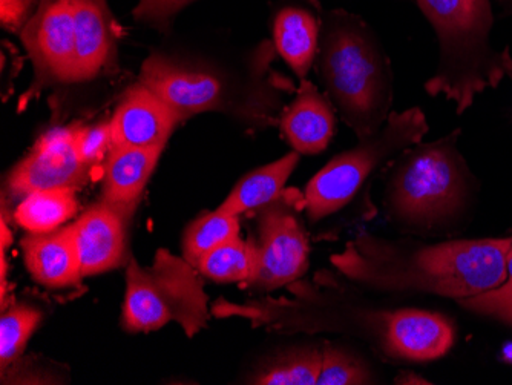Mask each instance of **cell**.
Instances as JSON below:
<instances>
[{"label":"cell","instance_id":"6da1fadb","mask_svg":"<svg viewBox=\"0 0 512 385\" xmlns=\"http://www.w3.org/2000/svg\"><path fill=\"white\" fill-rule=\"evenodd\" d=\"M512 238L453 240L445 243L390 241L361 235L332 257L348 283L391 295L476 297L506 280Z\"/></svg>","mask_w":512,"mask_h":385},{"label":"cell","instance_id":"7a4b0ae2","mask_svg":"<svg viewBox=\"0 0 512 385\" xmlns=\"http://www.w3.org/2000/svg\"><path fill=\"white\" fill-rule=\"evenodd\" d=\"M289 289L290 298L226 304L224 313L276 332L345 333L364 341L378 358L401 362L394 341L398 310L376 306L330 274L316 275L315 283H298Z\"/></svg>","mask_w":512,"mask_h":385},{"label":"cell","instance_id":"3957f363","mask_svg":"<svg viewBox=\"0 0 512 385\" xmlns=\"http://www.w3.org/2000/svg\"><path fill=\"white\" fill-rule=\"evenodd\" d=\"M319 70L342 120L359 140L376 134L393 103L390 60L367 25L352 14L336 13L319 40Z\"/></svg>","mask_w":512,"mask_h":385},{"label":"cell","instance_id":"277c9868","mask_svg":"<svg viewBox=\"0 0 512 385\" xmlns=\"http://www.w3.org/2000/svg\"><path fill=\"white\" fill-rule=\"evenodd\" d=\"M439 36V70L425 89L431 96L454 100L463 112L483 89L511 73L508 53L490 45L493 13L488 0H417Z\"/></svg>","mask_w":512,"mask_h":385},{"label":"cell","instance_id":"5b68a950","mask_svg":"<svg viewBox=\"0 0 512 385\" xmlns=\"http://www.w3.org/2000/svg\"><path fill=\"white\" fill-rule=\"evenodd\" d=\"M468 192L467 165L448 135L402 151L388 174L385 211L405 231H436L459 215Z\"/></svg>","mask_w":512,"mask_h":385},{"label":"cell","instance_id":"8992f818","mask_svg":"<svg viewBox=\"0 0 512 385\" xmlns=\"http://www.w3.org/2000/svg\"><path fill=\"white\" fill-rule=\"evenodd\" d=\"M207 297L194 266L160 249L154 263L142 267L132 258L126 270L122 326L128 332H152L177 323L188 336L206 327Z\"/></svg>","mask_w":512,"mask_h":385},{"label":"cell","instance_id":"52a82bcc","mask_svg":"<svg viewBox=\"0 0 512 385\" xmlns=\"http://www.w3.org/2000/svg\"><path fill=\"white\" fill-rule=\"evenodd\" d=\"M428 123L421 108L390 112L376 134L359 140V145L333 158L310 180L304 194V209L312 221L335 214L358 194L367 178L393 155L421 143Z\"/></svg>","mask_w":512,"mask_h":385},{"label":"cell","instance_id":"ba28073f","mask_svg":"<svg viewBox=\"0 0 512 385\" xmlns=\"http://www.w3.org/2000/svg\"><path fill=\"white\" fill-rule=\"evenodd\" d=\"M140 83L183 119L198 112L234 109L255 123H267L272 114L273 100L266 82L229 85L217 74L188 70L161 56L146 60Z\"/></svg>","mask_w":512,"mask_h":385},{"label":"cell","instance_id":"9c48e42d","mask_svg":"<svg viewBox=\"0 0 512 385\" xmlns=\"http://www.w3.org/2000/svg\"><path fill=\"white\" fill-rule=\"evenodd\" d=\"M304 195L286 191L258 209V241L255 267L246 284L250 289L270 292L295 283L309 267V238L298 218Z\"/></svg>","mask_w":512,"mask_h":385},{"label":"cell","instance_id":"30bf717a","mask_svg":"<svg viewBox=\"0 0 512 385\" xmlns=\"http://www.w3.org/2000/svg\"><path fill=\"white\" fill-rule=\"evenodd\" d=\"M77 134L79 128H56L42 135L11 172V192L27 197L31 192L82 186L91 168L80 158Z\"/></svg>","mask_w":512,"mask_h":385},{"label":"cell","instance_id":"8fae6325","mask_svg":"<svg viewBox=\"0 0 512 385\" xmlns=\"http://www.w3.org/2000/svg\"><path fill=\"white\" fill-rule=\"evenodd\" d=\"M22 40L40 73L73 82L76 25L71 0H43L23 28Z\"/></svg>","mask_w":512,"mask_h":385},{"label":"cell","instance_id":"7c38bea8","mask_svg":"<svg viewBox=\"0 0 512 385\" xmlns=\"http://www.w3.org/2000/svg\"><path fill=\"white\" fill-rule=\"evenodd\" d=\"M183 117L154 91L138 83L129 89L111 120L112 146H166Z\"/></svg>","mask_w":512,"mask_h":385},{"label":"cell","instance_id":"4fadbf2b","mask_svg":"<svg viewBox=\"0 0 512 385\" xmlns=\"http://www.w3.org/2000/svg\"><path fill=\"white\" fill-rule=\"evenodd\" d=\"M74 226L82 277L114 269L125 254V218L102 203L86 211Z\"/></svg>","mask_w":512,"mask_h":385},{"label":"cell","instance_id":"5bb4252c","mask_svg":"<svg viewBox=\"0 0 512 385\" xmlns=\"http://www.w3.org/2000/svg\"><path fill=\"white\" fill-rule=\"evenodd\" d=\"M163 149L165 146L161 145L146 148L112 146L108 152L103 203L119 212L125 221L131 217L138 200L142 197Z\"/></svg>","mask_w":512,"mask_h":385},{"label":"cell","instance_id":"9a60e30c","mask_svg":"<svg viewBox=\"0 0 512 385\" xmlns=\"http://www.w3.org/2000/svg\"><path fill=\"white\" fill-rule=\"evenodd\" d=\"M23 257L31 277L50 289L76 286L82 278L74 226L48 234H30L22 241Z\"/></svg>","mask_w":512,"mask_h":385},{"label":"cell","instance_id":"2e32d148","mask_svg":"<svg viewBox=\"0 0 512 385\" xmlns=\"http://www.w3.org/2000/svg\"><path fill=\"white\" fill-rule=\"evenodd\" d=\"M279 125L298 154H319L332 142L335 112L313 83L302 80L301 88Z\"/></svg>","mask_w":512,"mask_h":385},{"label":"cell","instance_id":"e0dca14e","mask_svg":"<svg viewBox=\"0 0 512 385\" xmlns=\"http://www.w3.org/2000/svg\"><path fill=\"white\" fill-rule=\"evenodd\" d=\"M394 341L399 358L425 362L444 356L454 343V329L445 316L419 309H401L396 315Z\"/></svg>","mask_w":512,"mask_h":385},{"label":"cell","instance_id":"ac0fdd59","mask_svg":"<svg viewBox=\"0 0 512 385\" xmlns=\"http://www.w3.org/2000/svg\"><path fill=\"white\" fill-rule=\"evenodd\" d=\"M76 25L74 80L96 76L112 47L111 17L105 0H71Z\"/></svg>","mask_w":512,"mask_h":385},{"label":"cell","instance_id":"d6986e66","mask_svg":"<svg viewBox=\"0 0 512 385\" xmlns=\"http://www.w3.org/2000/svg\"><path fill=\"white\" fill-rule=\"evenodd\" d=\"M319 24L315 14L298 5H287L276 14L273 40L279 56L295 71L299 80H306L319 50Z\"/></svg>","mask_w":512,"mask_h":385},{"label":"cell","instance_id":"ffe728a7","mask_svg":"<svg viewBox=\"0 0 512 385\" xmlns=\"http://www.w3.org/2000/svg\"><path fill=\"white\" fill-rule=\"evenodd\" d=\"M298 160V152H290L276 162L250 172L238 181L218 209L240 217L241 214L258 211L269 205L283 194L284 186L295 171Z\"/></svg>","mask_w":512,"mask_h":385},{"label":"cell","instance_id":"44dd1931","mask_svg":"<svg viewBox=\"0 0 512 385\" xmlns=\"http://www.w3.org/2000/svg\"><path fill=\"white\" fill-rule=\"evenodd\" d=\"M76 189H48L28 194L17 208L16 221L30 234H48L59 229L79 208Z\"/></svg>","mask_w":512,"mask_h":385},{"label":"cell","instance_id":"7402d4cb","mask_svg":"<svg viewBox=\"0 0 512 385\" xmlns=\"http://www.w3.org/2000/svg\"><path fill=\"white\" fill-rule=\"evenodd\" d=\"M322 366V347H292L264 362L253 373L250 384L316 385Z\"/></svg>","mask_w":512,"mask_h":385},{"label":"cell","instance_id":"603a6c76","mask_svg":"<svg viewBox=\"0 0 512 385\" xmlns=\"http://www.w3.org/2000/svg\"><path fill=\"white\" fill-rule=\"evenodd\" d=\"M197 267L218 283H247L255 267V246L238 235L204 255Z\"/></svg>","mask_w":512,"mask_h":385},{"label":"cell","instance_id":"cb8c5ba5","mask_svg":"<svg viewBox=\"0 0 512 385\" xmlns=\"http://www.w3.org/2000/svg\"><path fill=\"white\" fill-rule=\"evenodd\" d=\"M240 235V217L217 211L204 214L189 226L183 238L184 258L197 266L215 247Z\"/></svg>","mask_w":512,"mask_h":385},{"label":"cell","instance_id":"d4e9b609","mask_svg":"<svg viewBox=\"0 0 512 385\" xmlns=\"http://www.w3.org/2000/svg\"><path fill=\"white\" fill-rule=\"evenodd\" d=\"M375 384L368 362L355 350L338 344L322 347V366L316 385Z\"/></svg>","mask_w":512,"mask_h":385},{"label":"cell","instance_id":"484cf974","mask_svg":"<svg viewBox=\"0 0 512 385\" xmlns=\"http://www.w3.org/2000/svg\"><path fill=\"white\" fill-rule=\"evenodd\" d=\"M39 321L40 313L33 307H5L0 321V362L4 372L19 358Z\"/></svg>","mask_w":512,"mask_h":385},{"label":"cell","instance_id":"4316f807","mask_svg":"<svg viewBox=\"0 0 512 385\" xmlns=\"http://www.w3.org/2000/svg\"><path fill=\"white\" fill-rule=\"evenodd\" d=\"M457 304L470 312L491 316L512 326V244L506 260V280L496 289L457 300Z\"/></svg>","mask_w":512,"mask_h":385},{"label":"cell","instance_id":"83f0119b","mask_svg":"<svg viewBox=\"0 0 512 385\" xmlns=\"http://www.w3.org/2000/svg\"><path fill=\"white\" fill-rule=\"evenodd\" d=\"M112 131L111 122L100 123V125L79 128L77 134V149L80 158L88 168L102 162L103 157L111 151Z\"/></svg>","mask_w":512,"mask_h":385},{"label":"cell","instance_id":"f1b7e54d","mask_svg":"<svg viewBox=\"0 0 512 385\" xmlns=\"http://www.w3.org/2000/svg\"><path fill=\"white\" fill-rule=\"evenodd\" d=\"M192 0H140L134 10L135 19L165 24Z\"/></svg>","mask_w":512,"mask_h":385},{"label":"cell","instance_id":"f546056e","mask_svg":"<svg viewBox=\"0 0 512 385\" xmlns=\"http://www.w3.org/2000/svg\"><path fill=\"white\" fill-rule=\"evenodd\" d=\"M33 0H0V22L11 33L23 30L30 22Z\"/></svg>","mask_w":512,"mask_h":385},{"label":"cell","instance_id":"4dcf8cb0","mask_svg":"<svg viewBox=\"0 0 512 385\" xmlns=\"http://www.w3.org/2000/svg\"><path fill=\"white\" fill-rule=\"evenodd\" d=\"M8 241H11V232L8 234L7 223L2 220V251L8 247Z\"/></svg>","mask_w":512,"mask_h":385},{"label":"cell","instance_id":"1f68e13d","mask_svg":"<svg viewBox=\"0 0 512 385\" xmlns=\"http://www.w3.org/2000/svg\"><path fill=\"white\" fill-rule=\"evenodd\" d=\"M502 356L505 361L512 362V343H509L508 346L503 349Z\"/></svg>","mask_w":512,"mask_h":385}]
</instances>
